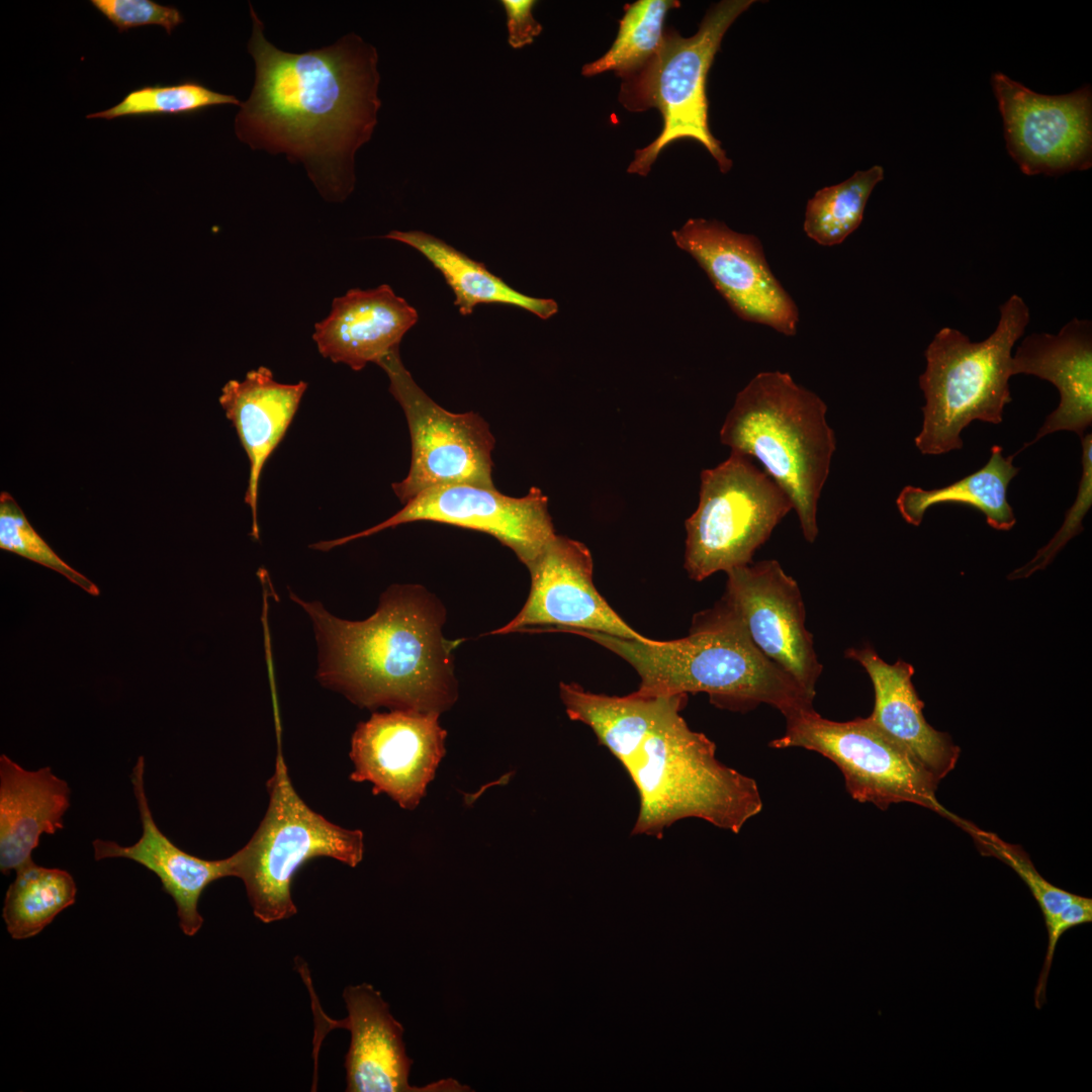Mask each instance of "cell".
I'll return each instance as SVG.
<instances>
[{
    "mask_svg": "<svg viewBox=\"0 0 1092 1092\" xmlns=\"http://www.w3.org/2000/svg\"><path fill=\"white\" fill-rule=\"evenodd\" d=\"M507 14L508 42L513 49H522L534 42L543 26L533 16L535 0H502Z\"/></svg>",
    "mask_w": 1092,
    "mask_h": 1092,
    "instance_id": "obj_36",
    "label": "cell"
},
{
    "mask_svg": "<svg viewBox=\"0 0 1092 1092\" xmlns=\"http://www.w3.org/2000/svg\"><path fill=\"white\" fill-rule=\"evenodd\" d=\"M827 406L789 373L764 371L737 394L720 431L731 452L760 462L792 502L804 538L818 535L817 504L836 449Z\"/></svg>",
    "mask_w": 1092,
    "mask_h": 1092,
    "instance_id": "obj_5",
    "label": "cell"
},
{
    "mask_svg": "<svg viewBox=\"0 0 1092 1092\" xmlns=\"http://www.w3.org/2000/svg\"><path fill=\"white\" fill-rule=\"evenodd\" d=\"M992 89L1006 148L1025 175L1059 176L1092 165V93L1043 95L997 72Z\"/></svg>",
    "mask_w": 1092,
    "mask_h": 1092,
    "instance_id": "obj_12",
    "label": "cell"
},
{
    "mask_svg": "<svg viewBox=\"0 0 1092 1092\" xmlns=\"http://www.w3.org/2000/svg\"><path fill=\"white\" fill-rule=\"evenodd\" d=\"M845 657L857 661L869 674L875 692L872 722L907 749L939 782L959 759L960 747L943 732L931 727L923 716V702L914 686L911 664L884 661L870 646L849 648Z\"/></svg>",
    "mask_w": 1092,
    "mask_h": 1092,
    "instance_id": "obj_23",
    "label": "cell"
},
{
    "mask_svg": "<svg viewBox=\"0 0 1092 1092\" xmlns=\"http://www.w3.org/2000/svg\"><path fill=\"white\" fill-rule=\"evenodd\" d=\"M1080 439L1082 474L1074 504L1067 511L1065 521L1053 539L1027 564L1010 573L1009 579L1027 577L1043 569L1073 537L1083 531L1082 521L1092 505V435L1089 433Z\"/></svg>",
    "mask_w": 1092,
    "mask_h": 1092,
    "instance_id": "obj_33",
    "label": "cell"
},
{
    "mask_svg": "<svg viewBox=\"0 0 1092 1092\" xmlns=\"http://www.w3.org/2000/svg\"><path fill=\"white\" fill-rule=\"evenodd\" d=\"M439 713L391 710L374 713L352 736L353 782H369L374 795L386 794L413 810L445 754L446 731Z\"/></svg>",
    "mask_w": 1092,
    "mask_h": 1092,
    "instance_id": "obj_16",
    "label": "cell"
},
{
    "mask_svg": "<svg viewBox=\"0 0 1092 1092\" xmlns=\"http://www.w3.org/2000/svg\"><path fill=\"white\" fill-rule=\"evenodd\" d=\"M119 32L143 25L157 24L168 34L183 22L181 12L174 6L152 0H91Z\"/></svg>",
    "mask_w": 1092,
    "mask_h": 1092,
    "instance_id": "obj_34",
    "label": "cell"
},
{
    "mask_svg": "<svg viewBox=\"0 0 1092 1092\" xmlns=\"http://www.w3.org/2000/svg\"><path fill=\"white\" fill-rule=\"evenodd\" d=\"M995 331L973 343L952 328L940 329L925 350L919 376L924 393L923 424L915 446L923 455L963 448L962 431L974 421L998 425L1011 402L1012 349L1029 323V308L1017 294L999 307Z\"/></svg>",
    "mask_w": 1092,
    "mask_h": 1092,
    "instance_id": "obj_6",
    "label": "cell"
},
{
    "mask_svg": "<svg viewBox=\"0 0 1092 1092\" xmlns=\"http://www.w3.org/2000/svg\"><path fill=\"white\" fill-rule=\"evenodd\" d=\"M884 178V169L873 166L845 181L822 188L809 199L804 231L821 246L842 243L860 224L869 197Z\"/></svg>",
    "mask_w": 1092,
    "mask_h": 1092,
    "instance_id": "obj_29",
    "label": "cell"
},
{
    "mask_svg": "<svg viewBox=\"0 0 1092 1092\" xmlns=\"http://www.w3.org/2000/svg\"><path fill=\"white\" fill-rule=\"evenodd\" d=\"M71 789L50 766L27 770L0 755V870L4 875L32 859L42 834L64 828Z\"/></svg>",
    "mask_w": 1092,
    "mask_h": 1092,
    "instance_id": "obj_24",
    "label": "cell"
},
{
    "mask_svg": "<svg viewBox=\"0 0 1092 1092\" xmlns=\"http://www.w3.org/2000/svg\"><path fill=\"white\" fill-rule=\"evenodd\" d=\"M753 2L724 0L712 5L690 37L665 27L656 56L637 74L622 80L619 101L627 110L656 108L663 120L659 135L635 152L629 173L646 176L667 145L686 138L701 143L722 173L731 169L732 161L709 129L706 83L725 32Z\"/></svg>",
    "mask_w": 1092,
    "mask_h": 1092,
    "instance_id": "obj_7",
    "label": "cell"
},
{
    "mask_svg": "<svg viewBox=\"0 0 1092 1092\" xmlns=\"http://www.w3.org/2000/svg\"><path fill=\"white\" fill-rule=\"evenodd\" d=\"M308 985V984H307ZM316 1025L315 1050L325 1034L334 1028H346L351 1033L345 1057L346 1091L348 1092H422L466 1091L455 1080H444L425 1087L410 1084L413 1060L405 1052L403 1027L390 1013L388 1004L372 985L362 983L348 986L343 997L348 1016L342 1020L329 1018L320 1008L317 998L308 985Z\"/></svg>",
    "mask_w": 1092,
    "mask_h": 1092,
    "instance_id": "obj_18",
    "label": "cell"
},
{
    "mask_svg": "<svg viewBox=\"0 0 1092 1092\" xmlns=\"http://www.w3.org/2000/svg\"><path fill=\"white\" fill-rule=\"evenodd\" d=\"M384 238L403 243L419 251L439 270L455 295L454 305L460 314L469 315L479 304H500L526 309L542 320L558 311L551 298L526 295L500 277L446 242L421 231H391Z\"/></svg>",
    "mask_w": 1092,
    "mask_h": 1092,
    "instance_id": "obj_25",
    "label": "cell"
},
{
    "mask_svg": "<svg viewBox=\"0 0 1092 1092\" xmlns=\"http://www.w3.org/2000/svg\"><path fill=\"white\" fill-rule=\"evenodd\" d=\"M784 735L770 747H802L827 757L840 769L854 800L882 810L912 803L961 822L936 799L933 776L869 717L837 722L811 709L787 717Z\"/></svg>",
    "mask_w": 1092,
    "mask_h": 1092,
    "instance_id": "obj_10",
    "label": "cell"
},
{
    "mask_svg": "<svg viewBox=\"0 0 1092 1092\" xmlns=\"http://www.w3.org/2000/svg\"><path fill=\"white\" fill-rule=\"evenodd\" d=\"M1092 921V900L1077 896V898L1058 913L1050 923L1045 925L1049 942L1043 966L1034 990V1005L1040 1009L1045 1002L1046 982L1052 967L1055 950L1060 937L1070 928Z\"/></svg>",
    "mask_w": 1092,
    "mask_h": 1092,
    "instance_id": "obj_35",
    "label": "cell"
},
{
    "mask_svg": "<svg viewBox=\"0 0 1092 1092\" xmlns=\"http://www.w3.org/2000/svg\"><path fill=\"white\" fill-rule=\"evenodd\" d=\"M1012 375H1034L1053 383L1061 399L1038 430L1035 438L1059 431H1071L1080 438L1092 424V323L1074 317L1057 335L1035 333L1016 349Z\"/></svg>",
    "mask_w": 1092,
    "mask_h": 1092,
    "instance_id": "obj_21",
    "label": "cell"
},
{
    "mask_svg": "<svg viewBox=\"0 0 1092 1092\" xmlns=\"http://www.w3.org/2000/svg\"><path fill=\"white\" fill-rule=\"evenodd\" d=\"M0 548L51 568L92 596L98 587L68 565L38 535L8 492L0 494Z\"/></svg>",
    "mask_w": 1092,
    "mask_h": 1092,
    "instance_id": "obj_31",
    "label": "cell"
},
{
    "mask_svg": "<svg viewBox=\"0 0 1092 1092\" xmlns=\"http://www.w3.org/2000/svg\"><path fill=\"white\" fill-rule=\"evenodd\" d=\"M1002 452L1001 446L994 445L983 467L946 486L934 489L905 486L896 500L902 518L919 526L931 506L963 504L980 511L990 527L1000 531L1012 529L1016 518L1007 499V489L1020 468L1013 465L1017 453L1004 457Z\"/></svg>",
    "mask_w": 1092,
    "mask_h": 1092,
    "instance_id": "obj_26",
    "label": "cell"
},
{
    "mask_svg": "<svg viewBox=\"0 0 1092 1092\" xmlns=\"http://www.w3.org/2000/svg\"><path fill=\"white\" fill-rule=\"evenodd\" d=\"M241 103L233 95L215 92L195 81H185L174 85L156 84L134 89L116 105L86 117L113 119L123 116L188 114L214 105Z\"/></svg>",
    "mask_w": 1092,
    "mask_h": 1092,
    "instance_id": "obj_30",
    "label": "cell"
},
{
    "mask_svg": "<svg viewBox=\"0 0 1092 1092\" xmlns=\"http://www.w3.org/2000/svg\"><path fill=\"white\" fill-rule=\"evenodd\" d=\"M377 365L389 378V391L402 407L411 434L410 471L392 484L400 502L442 485L494 487V439L487 424L473 412L453 414L437 404L406 370L398 349Z\"/></svg>",
    "mask_w": 1092,
    "mask_h": 1092,
    "instance_id": "obj_11",
    "label": "cell"
},
{
    "mask_svg": "<svg viewBox=\"0 0 1092 1092\" xmlns=\"http://www.w3.org/2000/svg\"><path fill=\"white\" fill-rule=\"evenodd\" d=\"M307 388V383H280L272 371L260 366L221 388L218 401L235 427L250 461L245 503L252 514L251 536L259 540L257 515L261 472L269 456L283 439Z\"/></svg>",
    "mask_w": 1092,
    "mask_h": 1092,
    "instance_id": "obj_22",
    "label": "cell"
},
{
    "mask_svg": "<svg viewBox=\"0 0 1092 1092\" xmlns=\"http://www.w3.org/2000/svg\"><path fill=\"white\" fill-rule=\"evenodd\" d=\"M144 775L145 758L141 755L130 776L142 824L141 837L127 846L112 840L95 839L92 842L94 858H126L154 873L176 905L181 930L185 935L193 936L203 923L198 911L203 891L216 880L236 877L237 857L234 853L223 859H204L186 852L171 841L154 820L145 791Z\"/></svg>",
    "mask_w": 1092,
    "mask_h": 1092,
    "instance_id": "obj_19",
    "label": "cell"
},
{
    "mask_svg": "<svg viewBox=\"0 0 1092 1092\" xmlns=\"http://www.w3.org/2000/svg\"><path fill=\"white\" fill-rule=\"evenodd\" d=\"M963 827L976 838L983 853L993 855L1008 864L1026 884L1041 910L1045 925L1077 898L1078 895L1060 889L1043 879L1019 846L1007 843L995 834L980 830L968 822H965Z\"/></svg>",
    "mask_w": 1092,
    "mask_h": 1092,
    "instance_id": "obj_32",
    "label": "cell"
},
{
    "mask_svg": "<svg viewBox=\"0 0 1092 1092\" xmlns=\"http://www.w3.org/2000/svg\"><path fill=\"white\" fill-rule=\"evenodd\" d=\"M416 521H433L489 534L512 549L529 567L556 535L548 513V498L537 487L523 497H512L494 487L472 484L428 488L387 520L362 532L312 545L328 551L384 529Z\"/></svg>",
    "mask_w": 1092,
    "mask_h": 1092,
    "instance_id": "obj_13",
    "label": "cell"
},
{
    "mask_svg": "<svg viewBox=\"0 0 1092 1092\" xmlns=\"http://www.w3.org/2000/svg\"><path fill=\"white\" fill-rule=\"evenodd\" d=\"M528 569L531 588L525 605L513 620L489 634L551 625L556 626L551 631L582 630L625 639H646L597 590L592 554L583 543L555 535Z\"/></svg>",
    "mask_w": 1092,
    "mask_h": 1092,
    "instance_id": "obj_17",
    "label": "cell"
},
{
    "mask_svg": "<svg viewBox=\"0 0 1092 1092\" xmlns=\"http://www.w3.org/2000/svg\"><path fill=\"white\" fill-rule=\"evenodd\" d=\"M418 318L417 309L387 284L352 288L333 300L329 315L314 325L312 339L325 358L359 371L397 350Z\"/></svg>",
    "mask_w": 1092,
    "mask_h": 1092,
    "instance_id": "obj_20",
    "label": "cell"
},
{
    "mask_svg": "<svg viewBox=\"0 0 1092 1092\" xmlns=\"http://www.w3.org/2000/svg\"><path fill=\"white\" fill-rule=\"evenodd\" d=\"M626 660L638 673L637 693H706L719 708L748 711L759 704L785 718L813 709V700L784 669L765 657L742 627L716 605L694 617L687 637L660 641L625 639L572 630Z\"/></svg>",
    "mask_w": 1092,
    "mask_h": 1092,
    "instance_id": "obj_4",
    "label": "cell"
},
{
    "mask_svg": "<svg viewBox=\"0 0 1092 1092\" xmlns=\"http://www.w3.org/2000/svg\"><path fill=\"white\" fill-rule=\"evenodd\" d=\"M289 594L311 620L324 687L368 709L440 714L457 699L453 650L462 639L444 637L445 610L424 587L392 585L363 621L338 618L320 602Z\"/></svg>",
    "mask_w": 1092,
    "mask_h": 1092,
    "instance_id": "obj_3",
    "label": "cell"
},
{
    "mask_svg": "<svg viewBox=\"0 0 1092 1092\" xmlns=\"http://www.w3.org/2000/svg\"><path fill=\"white\" fill-rule=\"evenodd\" d=\"M267 790L265 816L235 854L236 877L245 885L254 915L271 923L296 914L291 884L304 863L327 856L354 868L363 858L364 843L362 831L336 825L307 806L294 790L281 753Z\"/></svg>",
    "mask_w": 1092,
    "mask_h": 1092,
    "instance_id": "obj_8",
    "label": "cell"
},
{
    "mask_svg": "<svg viewBox=\"0 0 1092 1092\" xmlns=\"http://www.w3.org/2000/svg\"><path fill=\"white\" fill-rule=\"evenodd\" d=\"M726 589L716 606L732 617L753 645L790 674L812 698L822 665L797 581L777 560L728 570Z\"/></svg>",
    "mask_w": 1092,
    "mask_h": 1092,
    "instance_id": "obj_14",
    "label": "cell"
},
{
    "mask_svg": "<svg viewBox=\"0 0 1092 1092\" xmlns=\"http://www.w3.org/2000/svg\"><path fill=\"white\" fill-rule=\"evenodd\" d=\"M679 6L677 0H637L626 4L612 47L600 59L585 64L581 74L593 77L612 71L622 80L637 74L661 47L667 12Z\"/></svg>",
    "mask_w": 1092,
    "mask_h": 1092,
    "instance_id": "obj_28",
    "label": "cell"
},
{
    "mask_svg": "<svg viewBox=\"0 0 1092 1092\" xmlns=\"http://www.w3.org/2000/svg\"><path fill=\"white\" fill-rule=\"evenodd\" d=\"M793 509L775 480L736 452L701 473L700 500L686 521L685 568L701 581L752 563V556Z\"/></svg>",
    "mask_w": 1092,
    "mask_h": 1092,
    "instance_id": "obj_9",
    "label": "cell"
},
{
    "mask_svg": "<svg viewBox=\"0 0 1092 1092\" xmlns=\"http://www.w3.org/2000/svg\"><path fill=\"white\" fill-rule=\"evenodd\" d=\"M572 721L587 725L633 782L639 809L631 835L661 839L675 822L698 818L739 833L762 809L756 782L716 757L680 711L688 695L608 696L561 682Z\"/></svg>",
    "mask_w": 1092,
    "mask_h": 1092,
    "instance_id": "obj_2",
    "label": "cell"
},
{
    "mask_svg": "<svg viewBox=\"0 0 1092 1092\" xmlns=\"http://www.w3.org/2000/svg\"><path fill=\"white\" fill-rule=\"evenodd\" d=\"M671 235L740 318L796 335L798 307L774 275L755 236L704 218H691Z\"/></svg>",
    "mask_w": 1092,
    "mask_h": 1092,
    "instance_id": "obj_15",
    "label": "cell"
},
{
    "mask_svg": "<svg viewBox=\"0 0 1092 1092\" xmlns=\"http://www.w3.org/2000/svg\"><path fill=\"white\" fill-rule=\"evenodd\" d=\"M250 14L255 83L236 116L238 139L301 163L325 199L345 200L356 152L371 139L381 105L376 49L350 33L322 49L283 52L265 37L252 5Z\"/></svg>",
    "mask_w": 1092,
    "mask_h": 1092,
    "instance_id": "obj_1",
    "label": "cell"
},
{
    "mask_svg": "<svg viewBox=\"0 0 1092 1092\" xmlns=\"http://www.w3.org/2000/svg\"><path fill=\"white\" fill-rule=\"evenodd\" d=\"M7 889L3 919L14 939L38 934L66 908L75 903L77 886L70 873L36 864L33 859L16 871Z\"/></svg>",
    "mask_w": 1092,
    "mask_h": 1092,
    "instance_id": "obj_27",
    "label": "cell"
}]
</instances>
